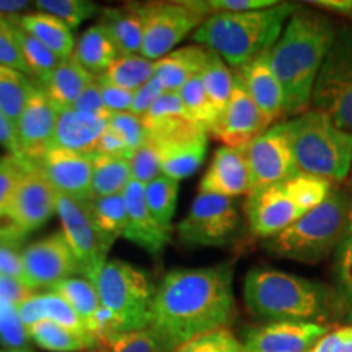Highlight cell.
<instances>
[{
  "instance_id": "25",
  "label": "cell",
  "mask_w": 352,
  "mask_h": 352,
  "mask_svg": "<svg viewBox=\"0 0 352 352\" xmlns=\"http://www.w3.org/2000/svg\"><path fill=\"white\" fill-rule=\"evenodd\" d=\"M209 59L204 46H183L153 63V76L165 91H179L192 77L199 76Z\"/></svg>"
},
{
  "instance_id": "8",
  "label": "cell",
  "mask_w": 352,
  "mask_h": 352,
  "mask_svg": "<svg viewBox=\"0 0 352 352\" xmlns=\"http://www.w3.org/2000/svg\"><path fill=\"white\" fill-rule=\"evenodd\" d=\"M101 307L114 316L120 333L142 331L151 324L155 285L139 267L111 259L94 277Z\"/></svg>"
},
{
  "instance_id": "63",
  "label": "cell",
  "mask_w": 352,
  "mask_h": 352,
  "mask_svg": "<svg viewBox=\"0 0 352 352\" xmlns=\"http://www.w3.org/2000/svg\"><path fill=\"white\" fill-rule=\"evenodd\" d=\"M349 186L352 189V170H351V175H349Z\"/></svg>"
},
{
  "instance_id": "38",
  "label": "cell",
  "mask_w": 352,
  "mask_h": 352,
  "mask_svg": "<svg viewBox=\"0 0 352 352\" xmlns=\"http://www.w3.org/2000/svg\"><path fill=\"white\" fill-rule=\"evenodd\" d=\"M201 80L209 100L212 101L219 114H222L230 101L233 83H235V72L223 63L222 57L209 51V59L201 72Z\"/></svg>"
},
{
  "instance_id": "45",
  "label": "cell",
  "mask_w": 352,
  "mask_h": 352,
  "mask_svg": "<svg viewBox=\"0 0 352 352\" xmlns=\"http://www.w3.org/2000/svg\"><path fill=\"white\" fill-rule=\"evenodd\" d=\"M32 165L20 158L7 155L0 158V220L6 217L10 208L16 186H19L21 176Z\"/></svg>"
},
{
  "instance_id": "56",
  "label": "cell",
  "mask_w": 352,
  "mask_h": 352,
  "mask_svg": "<svg viewBox=\"0 0 352 352\" xmlns=\"http://www.w3.org/2000/svg\"><path fill=\"white\" fill-rule=\"evenodd\" d=\"M131 151L126 147V144L122 142L121 138L118 134L107 127V131L101 134V138L96 144L95 155H109V157H131Z\"/></svg>"
},
{
  "instance_id": "52",
  "label": "cell",
  "mask_w": 352,
  "mask_h": 352,
  "mask_svg": "<svg viewBox=\"0 0 352 352\" xmlns=\"http://www.w3.org/2000/svg\"><path fill=\"white\" fill-rule=\"evenodd\" d=\"M95 80L98 83L101 98H103V103L104 107H107L109 114L131 111L134 91L124 90V88H120V87H114L111 83L103 82L98 77H95Z\"/></svg>"
},
{
  "instance_id": "3",
  "label": "cell",
  "mask_w": 352,
  "mask_h": 352,
  "mask_svg": "<svg viewBox=\"0 0 352 352\" xmlns=\"http://www.w3.org/2000/svg\"><path fill=\"white\" fill-rule=\"evenodd\" d=\"M298 6L279 2L274 7L240 13H214L202 21L191 39L215 52L232 70H239L271 51Z\"/></svg>"
},
{
  "instance_id": "26",
  "label": "cell",
  "mask_w": 352,
  "mask_h": 352,
  "mask_svg": "<svg viewBox=\"0 0 352 352\" xmlns=\"http://www.w3.org/2000/svg\"><path fill=\"white\" fill-rule=\"evenodd\" d=\"M95 80L91 74H88L76 57L60 60L57 67L41 82H34L44 91V95L51 100V103L59 109H70L76 104L82 91Z\"/></svg>"
},
{
  "instance_id": "21",
  "label": "cell",
  "mask_w": 352,
  "mask_h": 352,
  "mask_svg": "<svg viewBox=\"0 0 352 352\" xmlns=\"http://www.w3.org/2000/svg\"><path fill=\"white\" fill-rule=\"evenodd\" d=\"M252 191L248 162L241 147L222 145L214 153L208 171L199 183V192L236 199Z\"/></svg>"
},
{
  "instance_id": "1",
  "label": "cell",
  "mask_w": 352,
  "mask_h": 352,
  "mask_svg": "<svg viewBox=\"0 0 352 352\" xmlns=\"http://www.w3.org/2000/svg\"><path fill=\"white\" fill-rule=\"evenodd\" d=\"M235 316L230 264L173 270L155 287L147 329L162 352H173L192 338L228 328Z\"/></svg>"
},
{
  "instance_id": "53",
  "label": "cell",
  "mask_w": 352,
  "mask_h": 352,
  "mask_svg": "<svg viewBox=\"0 0 352 352\" xmlns=\"http://www.w3.org/2000/svg\"><path fill=\"white\" fill-rule=\"evenodd\" d=\"M70 109H76L78 113L90 114V116L104 118V120H109V116H111V114L108 113L107 107H104L103 98H101L100 87L96 80L91 82L90 85L82 91V95L77 98L76 104Z\"/></svg>"
},
{
  "instance_id": "18",
  "label": "cell",
  "mask_w": 352,
  "mask_h": 352,
  "mask_svg": "<svg viewBox=\"0 0 352 352\" xmlns=\"http://www.w3.org/2000/svg\"><path fill=\"white\" fill-rule=\"evenodd\" d=\"M60 111L44 91L34 83L28 103L16 121V139L20 147V160L36 166L43 153L52 145Z\"/></svg>"
},
{
  "instance_id": "7",
  "label": "cell",
  "mask_w": 352,
  "mask_h": 352,
  "mask_svg": "<svg viewBox=\"0 0 352 352\" xmlns=\"http://www.w3.org/2000/svg\"><path fill=\"white\" fill-rule=\"evenodd\" d=\"M333 188L327 179L298 173L285 182L253 189L245 206L250 230L263 240L271 239L320 206Z\"/></svg>"
},
{
  "instance_id": "55",
  "label": "cell",
  "mask_w": 352,
  "mask_h": 352,
  "mask_svg": "<svg viewBox=\"0 0 352 352\" xmlns=\"http://www.w3.org/2000/svg\"><path fill=\"white\" fill-rule=\"evenodd\" d=\"M314 352H352V324L324 334Z\"/></svg>"
},
{
  "instance_id": "16",
  "label": "cell",
  "mask_w": 352,
  "mask_h": 352,
  "mask_svg": "<svg viewBox=\"0 0 352 352\" xmlns=\"http://www.w3.org/2000/svg\"><path fill=\"white\" fill-rule=\"evenodd\" d=\"M21 263L25 284L32 290L39 287L50 289L60 280L80 276V267L63 232L26 246L21 252Z\"/></svg>"
},
{
  "instance_id": "49",
  "label": "cell",
  "mask_w": 352,
  "mask_h": 352,
  "mask_svg": "<svg viewBox=\"0 0 352 352\" xmlns=\"http://www.w3.org/2000/svg\"><path fill=\"white\" fill-rule=\"evenodd\" d=\"M0 65L20 70L25 76H28L26 65L21 59L19 43H16L15 34H13L10 20L3 15H0Z\"/></svg>"
},
{
  "instance_id": "43",
  "label": "cell",
  "mask_w": 352,
  "mask_h": 352,
  "mask_svg": "<svg viewBox=\"0 0 352 352\" xmlns=\"http://www.w3.org/2000/svg\"><path fill=\"white\" fill-rule=\"evenodd\" d=\"M173 352H243V344L228 328L201 334Z\"/></svg>"
},
{
  "instance_id": "46",
  "label": "cell",
  "mask_w": 352,
  "mask_h": 352,
  "mask_svg": "<svg viewBox=\"0 0 352 352\" xmlns=\"http://www.w3.org/2000/svg\"><path fill=\"white\" fill-rule=\"evenodd\" d=\"M104 352H162L148 329L131 333H114L100 344Z\"/></svg>"
},
{
  "instance_id": "2",
  "label": "cell",
  "mask_w": 352,
  "mask_h": 352,
  "mask_svg": "<svg viewBox=\"0 0 352 352\" xmlns=\"http://www.w3.org/2000/svg\"><path fill=\"white\" fill-rule=\"evenodd\" d=\"M338 26L318 12L298 7L270 51V64L284 91V116L311 107V95Z\"/></svg>"
},
{
  "instance_id": "60",
  "label": "cell",
  "mask_w": 352,
  "mask_h": 352,
  "mask_svg": "<svg viewBox=\"0 0 352 352\" xmlns=\"http://www.w3.org/2000/svg\"><path fill=\"white\" fill-rule=\"evenodd\" d=\"M26 6H28V2H0V15H3V12L21 10Z\"/></svg>"
},
{
  "instance_id": "23",
  "label": "cell",
  "mask_w": 352,
  "mask_h": 352,
  "mask_svg": "<svg viewBox=\"0 0 352 352\" xmlns=\"http://www.w3.org/2000/svg\"><path fill=\"white\" fill-rule=\"evenodd\" d=\"M233 72L239 74L248 94L271 124L284 116V91L271 69L270 51Z\"/></svg>"
},
{
  "instance_id": "50",
  "label": "cell",
  "mask_w": 352,
  "mask_h": 352,
  "mask_svg": "<svg viewBox=\"0 0 352 352\" xmlns=\"http://www.w3.org/2000/svg\"><path fill=\"white\" fill-rule=\"evenodd\" d=\"M277 0H197V6L206 16L214 13H240L274 7Z\"/></svg>"
},
{
  "instance_id": "30",
  "label": "cell",
  "mask_w": 352,
  "mask_h": 352,
  "mask_svg": "<svg viewBox=\"0 0 352 352\" xmlns=\"http://www.w3.org/2000/svg\"><path fill=\"white\" fill-rule=\"evenodd\" d=\"M333 254L334 296H336L338 305L352 321V192L344 228Z\"/></svg>"
},
{
  "instance_id": "62",
  "label": "cell",
  "mask_w": 352,
  "mask_h": 352,
  "mask_svg": "<svg viewBox=\"0 0 352 352\" xmlns=\"http://www.w3.org/2000/svg\"><path fill=\"white\" fill-rule=\"evenodd\" d=\"M87 352H104V351L101 349V347L98 346V347H95V349H91V351H87Z\"/></svg>"
},
{
  "instance_id": "31",
  "label": "cell",
  "mask_w": 352,
  "mask_h": 352,
  "mask_svg": "<svg viewBox=\"0 0 352 352\" xmlns=\"http://www.w3.org/2000/svg\"><path fill=\"white\" fill-rule=\"evenodd\" d=\"M90 210L101 241L109 252L114 241L124 236L127 227L124 195L96 197L90 202Z\"/></svg>"
},
{
  "instance_id": "32",
  "label": "cell",
  "mask_w": 352,
  "mask_h": 352,
  "mask_svg": "<svg viewBox=\"0 0 352 352\" xmlns=\"http://www.w3.org/2000/svg\"><path fill=\"white\" fill-rule=\"evenodd\" d=\"M94 176H91V195L107 197L122 195L127 184L132 182L129 158L94 155Z\"/></svg>"
},
{
  "instance_id": "44",
  "label": "cell",
  "mask_w": 352,
  "mask_h": 352,
  "mask_svg": "<svg viewBox=\"0 0 352 352\" xmlns=\"http://www.w3.org/2000/svg\"><path fill=\"white\" fill-rule=\"evenodd\" d=\"M129 166L132 182L139 184H148L157 176L162 175L160 152L152 140H145L138 151H134L129 157Z\"/></svg>"
},
{
  "instance_id": "17",
  "label": "cell",
  "mask_w": 352,
  "mask_h": 352,
  "mask_svg": "<svg viewBox=\"0 0 352 352\" xmlns=\"http://www.w3.org/2000/svg\"><path fill=\"white\" fill-rule=\"evenodd\" d=\"M328 327L300 321H267L245 329L240 341L243 352H314Z\"/></svg>"
},
{
  "instance_id": "15",
  "label": "cell",
  "mask_w": 352,
  "mask_h": 352,
  "mask_svg": "<svg viewBox=\"0 0 352 352\" xmlns=\"http://www.w3.org/2000/svg\"><path fill=\"white\" fill-rule=\"evenodd\" d=\"M56 215L63 223L64 239L72 250L74 258L80 267V276L91 283L104 263L108 250L91 217L90 202H82L57 192Z\"/></svg>"
},
{
  "instance_id": "58",
  "label": "cell",
  "mask_w": 352,
  "mask_h": 352,
  "mask_svg": "<svg viewBox=\"0 0 352 352\" xmlns=\"http://www.w3.org/2000/svg\"><path fill=\"white\" fill-rule=\"evenodd\" d=\"M0 145L10 152V155L20 158L19 139H16L15 122L7 118V114L0 109Z\"/></svg>"
},
{
  "instance_id": "9",
  "label": "cell",
  "mask_w": 352,
  "mask_h": 352,
  "mask_svg": "<svg viewBox=\"0 0 352 352\" xmlns=\"http://www.w3.org/2000/svg\"><path fill=\"white\" fill-rule=\"evenodd\" d=\"M311 109L327 114L340 129L352 132V28L338 26L318 78Z\"/></svg>"
},
{
  "instance_id": "34",
  "label": "cell",
  "mask_w": 352,
  "mask_h": 352,
  "mask_svg": "<svg viewBox=\"0 0 352 352\" xmlns=\"http://www.w3.org/2000/svg\"><path fill=\"white\" fill-rule=\"evenodd\" d=\"M6 16L12 23L13 34H15L16 43H19V50L21 59H23L26 65L28 77H32L33 82H41L43 78H46L57 67L60 59L54 52L47 50L43 43H39L36 38L32 36L26 30L21 28L12 16Z\"/></svg>"
},
{
  "instance_id": "41",
  "label": "cell",
  "mask_w": 352,
  "mask_h": 352,
  "mask_svg": "<svg viewBox=\"0 0 352 352\" xmlns=\"http://www.w3.org/2000/svg\"><path fill=\"white\" fill-rule=\"evenodd\" d=\"M34 6L39 12L64 21L70 30L80 26L83 21L95 16L101 10L96 3L87 0H38Z\"/></svg>"
},
{
  "instance_id": "4",
  "label": "cell",
  "mask_w": 352,
  "mask_h": 352,
  "mask_svg": "<svg viewBox=\"0 0 352 352\" xmlns=\"http://www.w3.org/2000/svg\"><path fill=\"white\" fill-rule=\"evenodd\" d=\"M243 300L252 315L267 321L320 323L338 305L336 296L324 284L289 272L254 267L243 283Z\"/></svg>"
},
{
  "instance_id": "35",
  "label": "cell",
  "mask_w": 352,
  "mask_h": 352,
  "mask_svg": "<svg viewBox=\"0 0 352 352\" xmlns=\"http://www.w3.org/2000/svg\"><path fill=\"white\" fill-rule=\"evenodd\" d=\"M153 77V63L140 54L120 56L103 76V82L111 83L114 87L135 91L145 85Z\"/></svg>"
},
{
  "instance_id": "57",
  "label": "cell",
  "mask_w": 352,
  "mask_h": 352,
  "mask_svg": "<svg viewBox=\"0 0 352 352\" xmlns=\"http://www.w3.org/2000/svg\"><path fill=\"white\" fill-rule=\"evenodd\" d=\"M33 294L34 290L26 287V285L23 283H20L19 279L0 276V298H6V300L19 305V303L23 302L25 298H28L30 296H33Z\"/></svg>"
},
{
  "instance_id": "42",
  "label": "cell",
  "mask_w": 352,
  "mask_h": 352,
  "mask_svg": "<svg viewBox=\"0 0 352 352\" xmlns=\"http://www.w3.org/2000/svg\"><path fill=\"white\" fill-rule=\"evenodd\" d=\"M28 329L21 321L19 308L13 302L0 298V342L10 349H25L28 347Z\"/></svg>"
},
{
  "instance_id": "39",
  "label": "cell",
  "mask_w": 352,
  "mask_h": 352,
  "mask_svg": "<svg viewBox=\"0 0 352 352\" xmlns=\"http://www.w3.org/2000/svg\"><path fill=\"white\" fill-rule=\"evenodd\" d=\"M145 201L153 219L166 230H171V220H173L176 202H178L179 183L168 176L160 175L153 182L145 184Z\"/></svg>"
},
{
  "instance_id": "14",
  "label": "cell",
  "mask_w": 352,
  "mask_h": 352,
  "mask_svg": "<svg viewBox=\"0 0 352 352\" xmlns=\"http://www.w3.org/2000/svg\"><path fill=\"white\" fill-rule=\"evenodd\" d=\"M241 148L248 162L252 191L298 175L289 121L274 122Z\"/></svg>"
},
{
  "instance_id": "33",
  "label": "cell",
  "mask_w": 352,
  "mask_h": 352,
  "mask_svg": "<svg viewBox=\"0 0 352 352\" xmlns=\"http://www.w3.org/2000/svg\"><path fill=\"white\" fill-rule=\"evenodd\" d=\"M28 334L39 347L51 352H82L98 347L95 338L82 336L47 320L39 321L30 328Z\"/></svg>"
},
{
  "instance_id": "61",
  "label": "cell",
  "mask_w": 352,
  "mask_h": 352,
  "mask_svg": "<svg viewBox=\"0 0 352 352\" xmlns=\"http://www.w3.org/2000/svg\"><path fill=\"white\" fill-rule=\"evenodd\" d=\"M6 352H33V351L28 349V347H25V349H10V351H6Z\"/></svg>"
},
{
  "instance_id": "12",
  "label": "cell",
  "mask_w": 352,
  "mask_h": 352,
  "mask_svg": "<svg viewBox=\"0 0 352 352\" xmlns=\"http://www.w3.org/2000/svg\"><path fill=\"white\" fill-rule=\"evenodd\" d=\"M241 228L236 199L199 192L191 209L178 223V236L188 246H227Z\"/></svg>"
},
{
  "instance_id": "47",
  "label": "cell",
  "mask_w": 352,
  "mask_h": 352,
  "mask_svg": "<svg viewBox=\"0 0 352 352\" xmlns=\"http://www.w3.org/2000/svg\"><path fill=\"white\" fill-rule=\"evenodd\" d=\"M108 127L114 134L120 135L131 152L138 151L140 145L147 140V131H145L142 118L135 116V114L129 111L111 114L108 121Z\"/></svg>"
},
{
  "instance_id": "24",
  "label": "cell",
  "mask_w": 352,
  "mask_h": 352,
  "mask_svg": "<svg viewBox=\"0 0 352 352\" xmlns=\"http://www.w3.org/2000/svg\"><path fill=\"white\" fill-rule=\"evenodd\" d=\"M104 118L90 116L76 109H64L59 114L52 145L94 157L96 144L108 127Z\"/></svg>"
},
{
  "instance_id": "36",
  "label": "cell",
  "mask_w": 352,
  "mask_h": 352,
  "mask_svg": "<svg viewBox=\"0 0 352 352\" xmlns=\"http://www.w3.org/2000/svg\"><path fill=\"white\" fill-rule=\"evenodd\" d=\"M34 82L20 70L0 65V109L16 124L28 103Z\"/></svg>"
},
{
  "instance_id": "59",
  "label": "cell",
  "mask_w": 352,
  "mask_h": 352,
  "mask_svg": "<svg viewBox=\"0 0 352 352\" xmlns=\"http://www.w3.org/2000/svg\"><path fill=\"white\" fill-rule=\"evenodd\" d=\"M308 3L316 8H321V10L352 19V0H315V2Z\"/></svg>"
},
{
  "instance_id": "28",
  "label": "cell",
  "mask_w": 352,
  "mask_h": 352,
  "mask_svg": "<svg viewBox=\"0 0 352 352\" xmlns=\"http://www.w3.org/2000/svg\"><path fill=\"white\" fill-rule=\"evenodd\" d=\"M26 30L32 36L43 43L47 50L54 52L60 60L72 57L76 50V39L72 30L64 21L44 12H34L28 15H8Z\"/></svg>"
},
{
  "instance_id": "11",
  "label": "cell",
  "mask_w": 352,
  "mask_h": 352,
  "mask_svg": "<svg viewBox=\"0 0 352 352\" xmlns=\"http://www.w3.org/2000/svg\"><path fill=\"white\" fill-rule=\"evenodd\" d=\"M145 131L147 139L160 152L162 175L179 183L195 175L204 164L209 132L195 121L173 118L145 126Z\"/></svg>"
},
{
  "instance_id": "51",
  "label": "cell",
  "mask_w": 352,
  "mask_h": 352,
  "mask_svg": "<svg viewBox=\"0 0 352 352\" xmlns=\"http://www.w3.org/2000/svg\"><path fill=\"white\" fill-rule=\"evenodd\" d=\"M20 241L0 235V276L13 277L25 284ZM26 285V284H25Z\"/></svg>"
},
{
  "instance_id": "13",
  "label": "cell",
  "mask_w": 352,
  "mask_h": 352,
  "mask_svg": "<svg viewBox=\"0 0 352 352\" xmlns=\"http://www.w3.org/2000/svg\"><path fill=\"white\" fill-rule=\"evenodd\" d=\"M56 189L36 166H30L16 186L7 215L0 220V235L20 241L56 215Z\"/></svg>"
},
{
  "instance_id": "22",
  "label": "cell",
  "mask_w": 352,
  "mask_h": 352,
  "mask_svg": "<svg viewBox=\"0 0 352 352\" xmlns=\"http://www.w3.org/2000/svg\"><path fill=\"white\" fill-rule=\"evenodd\" d=\"M127 227L122 239L140 246L151 256L160 258L171 241V230H166L153 219L145 201L144 184L131 182L124 189Z\"/></svg>"
},
{
  "instance_id": "19",
  "label": "cell",
  "mask_w": 352,
  "mask_h": 352,
  "mask_svg": "<svg viewBox=\"0 0 352 352\" xmlns=\"http://www.w3.org/2000/svg\"><path fill=\"white\" fill-rule=\"evenodd\" d=\"M36 168L59 195L82 202L94 201V195H91L94 160L91 157L51 145L39 158Z\"/></svg>"
},
{
  "instance_id": "29",
  "label": "cell",
  "mask_w": 352,
  "mask_h": 352,
  "mask_svg": "<svg viewBox=\"0 0 352 352\" xmlns=\"http://www.w3.org/2000/svg\"><path fill=\"white\" fill-rule=\"evenodd\" d=\"M72 56L88 74L100 77L120 57V51L116 50L107 32L96 23L82 33Z\"/></svg>"
},
{
  "instance_id": "27",
  "label": "cell",
  "mask_w": 352,
  "mask_h": 352,
  "mask_svg": "<svg viewBox=\"0 0 352 352\" xmlns=\"http://www.w3.org/2000/svg\"><path fill=\"white\" fill-rule=\"evenodd\" d=\"M98 25L107 32L120 56L140 54L144 41V26L132 3L124 7H103Z\"/></svg>"
},
{
  "instance_id": "10",
  "label": "cell",
  "mask_w": 352,
  "mask_h": 352,
  "mask_svg": "<svg viewBox=\"0 0 352 352\" xmlns=\"http://www.w3.org/2000/svg\"><path fill=\"white\" fill-rule=\"evenodd\" d=\"M144 26V41L140 56L155 60L175 51L186 36L199 28L208 16L197 6V0L179 2L132 3Z\"/></svg>"
},
{
  "instance_id": "37",
  "label": "cell",
  "mask_w": 352,
  "mask_h": 352,
  "mask_svg": "<svg viewBox=\"0 0 352 352\" xmlns=\"http://www.w3.org/2000/svg\"><path fill=\"white\" fill-rule=\"evenodd\" d=\"M50 290L63 297L74 308V311L80 316L83 324H87L101 307L94 283H90L82 276H74L60 280V283L51 285Z\"/></svg>"
},
{
  "instance_id": "20",
  "label": "cell",
  "mask_w": 352,
  "mask_h": 352,
  "mask_svg": "<svg viewBox=\"0 0 352 352\" xmlns=\"http://www.w3.org/2000/svg\"><path fill=\"white\" fill-rule=\"evenodd\" d=\"M272 126L266 116L254 103L252 95L246 90L239 74L235 72V83L230 101L220 114L217 124L210 131V134L220 139L223 145L230 147H245L250 140Z\"/></svg>"
},
{
  "instance_id": "54",
  "label": "cell",
  "mask_w": 352,
  "mask_h": 352,
  "mask_svg": "<svg viewBox=\"0 0 352 352\" xmlns=\"http://www.w3.org/2000/svg\"><path fill=\"white\" fill-rule=\"evenodd\" d=\"M165 94L164 87L158 82V78L153 76L145 85H142L139 90L134 91V98H132V107L131 111L135 116L144 118L147 114L148 109L152 108V104Z\"/></svg>"
},
{
  "instance_id": "48",
  "label": "cell",
  "mask_w": 352,
  "mask_h": 352,
  "mask_svg": "<svg viewBox=\"0 0 352 352\" xmlns=\"http://www.w3.org/2000/svg\"><path fill=\"white\" fill-rule=\"evenodd\" d=\"M173 118H188L189 120L178 91H165L142 118V122L144 126H148L153 122L173 120Z\"/></svg>"
},
{
  "instance_id": "6",
  "label": "cell",
  "mask_w": 352,
  "mask_h": 352,
  "mask_svg": "<svg viewBox=\"0 0 352 352\" xmlns=\"http://www.w3.org/2000/svg\"><path fill=\"white\" fill-rule=\"evenodd\" d=\"M349 197V192L333 188L320 206L303 214L285 230L264 240V250L276 258L307 264L320 263L334 252L340 241L347 217Z\"/></svg>"
},
{
  "instance_id": "40",
  "label": "cell",
  "mask_w": 352,
  "mask_h": 352,
  "mask_svg": "<svg viewBox=\"0 0 352 352\" xmlns=\"http://www.w3.org/2000/svg\"><path fill=\"white\" fill-rule=\"evenodd\" d=\"M178 94L182 96L189 120L202 126L208 132L212 131L214 126L217 124L220 114L215 109L212 101L209 100L208 94H206V88L201 80V74L192 77Z\"/></svg>"
},
{
  "instance_id": "5",
  "label": "cell",
  "mask_w": 352,
  "mask_h": 352,
  "mask_svg": "<svg viewBox=\"0 0 352 352\" xmlns=\"http://www.w3.org/2000/svg\"><path fill=\"white\" fill-rule=\"evenodd\" d=\"M289 121L298 173L342 183L352 170V132L340 129L327 114L308 109Z\"/></svg>"
}]
</instances>
